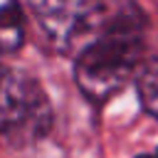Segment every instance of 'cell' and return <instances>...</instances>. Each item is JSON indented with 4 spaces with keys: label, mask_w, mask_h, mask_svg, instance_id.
I'll return each instance as SVG.
<instances>
[{
    "label": "cell",
    "mask_w": 158,
    "mask_h": 158,
    "mask_svg": "<svg viewBox=\"0 0 158 158\" xmlns=\"http://www.w3.org/2000/svg\"><path fill=\"white\" fill-rule=\"evenodd\" d=\"M143 22L136 12H121L104 22L101 32L79 52L74 79L81 94L104 104L118 94L143 67Z\"/></svg>",
    "instance_id": "1"
},
{
    "label": "cell",
    "mask_w": 158,
    "mask_h": 158,
    "mask_svg": "<svg viewBox=\"0 0 158 158\" xmlns=\"http://www.w3.org/2000/svg\"><path fill=\"white\" fill-rule=\"evenodd\" d=\"M52 128V104L35 77L0 64V138L27 148Z\"/></svg>",
    "instance_id": "2"
},
{
    "label": "cell",
    "mask_w": 158,
    "mask_h": 158,
    "mask_svg": "<svg viewBox=\"0 0 158 158\" xmlns=\"http://www.w3.org/2000/svg\"><path fill=\"white\" fill-rule=\"evenodd\" d=\"M42 35L57 52L84 49L104 27L101 0H25Z\"/></svg>",
    "instance_id": "3"
},
{
    "label": "cell",
    "mask_w": 158,
    "mask_h": 158,
    "mask_svg": "<svg viewBox=\"0 0 158 158\" xmlns=\"http://www.w3.org/2000/svg\"><path fill=\"white\" fill-rule=\"evenodd\" d=\"M25 42V17L20 0H0V54H12Z\"/></svg>",
    "instance_id": "4"
},
{
    "label": "cell",
    "mask_w": 158,
    "mask_h": 158,
    "mask_svg": "<svg viewBox=\"0 0 158 158\" xmlns=\"http://www.w3.org/2000/svg\"><path fill=\"white\" fill-rule=\"evenodd\" d=\"M136 84H138V96L143 109L158 118V59H148L138 69Z\"/></svg>",
    "instance_id": "5"
},
{
    "label": "cell",
    "mask_w": 158,
    "mask_h": 158,
    "mask_svg": "<svg viewBox=\"0 0 158 158\" xmlns=\"http://www.w3.org/2000/svg\"><path fill=\"white\" fill-rule=\"evenodd\" d=\"M136 158H158L156 153H141V156H136Z\"/></svg>",
    "instance_id": "6"
},
{
    "label": "cell",
    "mask_w": 158,
    "mask_h": 158,
    "mask_svg": "<svg viewBox=\"0 0 158 158\" xmlns=\"http://www.w3.org/2000/svg\"><path fill=\"white\" fill-rule=\"evenodd\" d=\"M156 156H158V151H156Z\"/></svg>",
    "instance_id": "7"
}]
</instances>
